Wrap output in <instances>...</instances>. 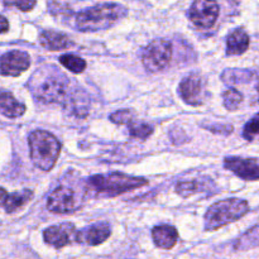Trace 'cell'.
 <instances>
[{
    "instance_id": "6da1fadb",
    "label": "cell",
    "mask_w": 259,
    "mask_h": 259,
    "mask_svg": "<svg viewBox=\"0 0 259 259\" xmlns=\"http://www.w3.org/2000/svg\"><path fill=\"white\" fill-rule=\"evenodd\" d=\"M52 66L43 70H38L32 76L29 86L33 95L35 99L42 103L52 104V103H62L65 105L68 100L72 91H68L70 82L66 78L65 75L58 72H51Z\"/></svg>"
},
{
    "instance_id": "7a4b0ae2",
    "label": "cell",
    "mask_w": 259,
    "mask_h": 259,
    "mask_svg": "<svg viewBox=\"0 0 259 259\" xmlns=\"http://www.w3.org/2000/svg\"><path fill=\"white\" fill-rule=\"evenodd\" d=\"M125 7L116 3H104L82 10L76 15V28L81 32H98L108 29L126 17Z\"/></svg>"
},
{
    "instance_id": "3957f363",
    "label": "cell",
    "mask_w": 259,
    "mask_h": 259,
    "mask_svg": "<svg viewBox=\"0 0 259 259\" xmlns=\"http://www.w3.org/2000/svg\"><path fill=\"white\" fill-rule=\"evenodd\" d=\"M146 185H148V180L144 177L129 176L121 172L95 175L88 180L89 191L103 197H116Z\"/></svg>"
},
{
    "instance_id": "277c9868",
    "label": "cell",
    "mask_w": 259,
    "mask_h": 259,
    "mask_svg": "<svg viewBox=\"0 0 259 259\" xmlns=\"http://www.w3.org/2000/svg\"><path fill=\"white\" fill-rule=\"evenodd\" d=\"M28 144L33 164L45 172L51 171L60 157V141L50 132L38 129L29 134Z\"/></svg>"
},
{
    "instance_id": "5b68a950",
    "label": "cell",
    "mask_w": 259,
    "mask_h": 259,
    "mask_svg": "<svg viewBox=\"0 0 259 259\" xmlns=\"http://www.w3.org/2000/svg\"><path fill=\"white\" fill-rule=\"evenodd\" d=\"M249 212V204L247 200L230 197L215 202L207 209L205 214V230H218L225 225L242 219Z\"/></svg>"
},
{
    "instance_id": "8992f818",
    "label": "cell",
    "mask_w": 259,
    "mask_h": 259,
    "mask_svg": "<svg viewBox=\"0 0 259 259\" xmlns=\"http://www.w3.org/2000/svg\"><path fill=\"white\" fill-rule=\"evenodd\" d=\"M172 45L167 39H154L142 52L144 68L151 73L161 72L171 62Z\"/></svg>"
},
{
    "instance_id": "52a82bcc",
    "label": "cell",
    "mask_w": 259,
    "mask_h": 259,
    "mask_svg": "<svg viewBox=\"0 0 259 259\" xmlns=\"http://www.w3.org/2000/svg\"><path fill=\"white\" fill-rule=\"evenodd\" d=\"M179 94L182 100L191 106H200L209 99L206 80L199 73L186 76L179 85Z\"/></svg>"
},
{
    "instance_id": "ba28073f",
    "label": "cell",
    "mask_w": 259,
    "mask_h": 259,
    "mask_svg": "<svg viewBox=\"0 0 259 259\" xmlns=\"http://www.w3.org/2000/svg\"><path fill=\"white\" fill-rule=\"evenodd\" d=\"M80 207V200L72 189L58 186L47 199V209L55 214H70Z\"/></svg>"
},
{
    "instance_id": "9c48e42d",
    "label": "cell",
    "mask_w": 259,
    "mask_h": 259,
    "mask_svg": "<svg viewBox=\"0 0 259 259\" xmlns=\"http://www.w3.org/2000/svg\"><path fill=\"white\" fill-rule=\"evenodd\" d=\"M219 5L215 0H195L190 8V19L196 27L211 28L219 17Z\"/></svg>"
},
{
    "instance_id": "30bf717a",
    "label": "cell",
    "mask_w": 259,
    "mask_h": 259,
    "mask_svg": "<svg viewBox=\"0 0 259 259\" xmlns=\"http://www.w3.org/2000/svg\"><path fill=\"white\" fill-rule=\"evenodd\" d=\"M30 57L23 51H9L0 56V75L18 77L29 68Z\"/></svg>"
},
{
    "instance_id": "8fae6325",
    "label": "cell",
    "mask_w": 259,
    "mask_h": 259,
    "mask_svg": "<svg viewBox=\"0 0 259 259\" xmlns=\"http://www.w3.org/2000/svg\"><path fill=\"white\" fill-rule=\"evenodd\" d=\"M43 239L51 247L60 249L71 244L73 240H77V230L71 223L52 225L43 232Z\"/></svg>"
},
{
    "instance_id": "7c38bea8",
    "label": "cell",
    "mask_w": 259,
    "mask_h": 259,
    "mask_svg": "<svg viewBox=\"0 0 259 259\" xmlns=\"http://www.w3.org/2000/svg\"><path fill=\"white\" fill-rule=\"evenodd\" d=\"M224 167L228 171H232L235 176L247 181L259 180V161L254 158L227 157L224 159Z\"/></svg>"
},
{
    "instance_id": "4fadbf2b",
    "label": "cell",
    "mask_w": 259,
    "mask_h": 259,
    "mask_svg": "<svg viewBox=\"0 0 259 259\" xmlns=\"http://www.w3.org/2000/svg\"><path fill=\"white\" fill-rule=\"evenodd\" d=\"M110 235V224L106 222H100L95 223V224L90 225V227H86L81 232H77V242L91 245V247H95V245L106 242Z\"/></svg>"
},
{
    "instance_id": "5bb4252c",
    "label": "cell",
    "mask_w": 259,
    "mask_h": 259,
    "mask_svg": "<svg viewBox=\"0 0 259 259\" xmlns=\"http://www.w3.org/2000/svg\"><path fill=\"white\" fill-rule=\"evenodd\" d=\"M152 238L156 247L161 249H172L179 240V232L172 225H157L152 229Z\"/></svg>"
},
{
    "instance_id": "9a60e30c",
    "label": "cell",
    "mask_w": 259,
    "mask_h": 259,
    "mask_svg": "<svg viewBox=\"0 0 259 259\" xmlns=\"http://www.w3.org/2000/svg\"><path fill=\"white\" fill-rule=\"evenodd\" d=\"M39 43L48 51H62L72 47L73 42L65 34L57 30H43L39 34Z\"/></svg>"
},
{
    "instance_id": "2e32d148",
    "label": "cell",
    "mask_w": 259,
    "mask_h": 259,
    "mask_svg": "<svg viewBox=\"0 0 259 259\" xmlns=\"http://www.w3.org/2000/svg\"><path fill=\"white\" fill-rule=\"evenodd\" d=\"M249 47V35L243 28L232 30L227 38V55L240 56Z\"/></svg>"
},
{
    "instance_id": "e0dca14e",
    "label": "cell",
    "mask_w": 259,
    "mask_h": 259,
    "mask_svg": "<svg viewBox=\"0 0 259 259\" xmlns=\"http://www.w3.org/2000/svg\"><path fill=\"white\" fill-rule=\"evenodd\" d=\"M25 105L23 103H19L17 99L14 98V95L10 93H0V114L7 118L15 119L20 118L22 115H24Z\"/></svg>"
},
{
    "instance_id": "ac0fdd59",
    "label": "cell",
    "mask_w": 259,
    "mask_h": 259,
    "mask_svg": "<svg viewBox=\"0 0 259 259\" xmlns=\"http://www.w3.org/2000/svg\"><path fill=\"white\" fill-rule=\"evenodd\" d=\"M32 197H33V191L32 190H27V189L9 195L4 205L5 211H7L8 214H13V212L18 211V210L22 209L23 206H25V205L32 200Z\"/></svg>"
},
{
    "instance_id": "d6986e66",
    "label": "cell",
    "mask_w": 259,
    "mask_h": 259,
    "mask_svg": "<svg viewBox=\"0 0 259 259\" xmlns=\"http://www.w3.org/2000/svg\"><path fill=\"white\" fill-rule=\"evenodd\" d=\"M257 247H259V225L250 228L234 244L237 250H249Z\"/></svg>"
},
{
    "instance_id": "ffe728a7",
    "label": "cell",
    "mask_w": 259,
    "mask_h": 259,
    "mask_svg": "<svg viewBox=\"0 0 259 259\" xmlns=\"http://www.w3.org/2000/svg\"><path fill=\"white\" fill-rule=\"evenodd\" d=\"M58 61L63 67H66L72 73H82L86 70V61L78 56L72 55V53L60 56Z\"/></svg>"
},
{
    "instance_id": "44dd1931",
    "label": "cell",
    "mask_w": 259,
    "mask_h": 259,
    "mask_svg": "<svg viewBox=\"0 0 259 259\" xmlns=\"http://www.w3.org/2000/svg\"><path fill=\"white\" fill-rule=\"evenodd\" d=\"M175 190H176L177 195H180V196L184 197V199H187V197L194 196V195L201 192L204 189H202L201 182L195 180V181L179 182V184L176 185V187H175Z\"/></svg>"
},
{
    "instance_id": "7402d4cb",
    "label": "cell",
    "mask_w": 259,
    "mask_h": 259,
    "mask_svg": "<svg viewBox=\"0 0 259 259\" xmlns=\"http://www.w3.org/2000/svg\"><path fill=\"white\" fill-rule=\"evenodd\" d=\"M223 103L227 110L234 111L243 103V95L234 88H230L223 94Z\"/></svg>"
},
{
    "instance_id": "603a6c76",
    "label": "cell",
    "mask_w": 259,
    "mask_h": 259,
    "mask_svg": "<svg viewBox=\"0 0 259 259\" xmlns=\"http://www.w3.org/2000/svg\"><path fill=\"white\" fill-rule=\"evenodd\" d=\"M128 131L133 138L138 139H147L148 137H151L153 134V126H151L147 123H136V121H132L131 124H128Z\"/></svg>"
},
{
    "instance_id": "cb8c5ba5",
    "label": "cell",
    "mask_w": 259,
    "mask_h": 259,
    "mask_svg": "<svg viewBox=\"0 0 259 259\" xmlns=\"http://www.w3.org/2000/svg\"><path fill=\"white\" fill-rule=\"evenodd\" d=\"M109 119L114 124H118V125H128V124H131L133 121L134 113L131 109H121V110H118L111 114L109 116Z\"/></svg>"
},
{
    "instance_id": "d4e9b609",
    "label": "cell",
    "mask_w": 259,
    "mask_h": 259,
    "mask_svg": "<svg viewBox=\"0 0 259 259\" xmlns=\"http://www.w3.org/2000/svg\"><path fill=\"white\" fill-rule=\"evenodd\" d=\"M259 134V114L253 116L247 124H245L244 129H243V137L247 141H253Z\"/></svg>"
},
{
    "instance_id": "484cf974",
    "label": "cell",
    "mask_w": 259,
    "mask_h": 259,
    "mask_svg": "<svg viewBox=\"0 0 259 259\" xmlns=\"http://www.w3.org/2000/svg\"><path fill=\"white\" fill-rule=\"evenodd\" d=\"M7 7H15L22 12H30L35 7L37 0H3Z\"/></svg>"
},
{
    "instance_id": "4316f807",
    "label": "cell",
    "mask_w": 259,
    "mask_h": 259,
    "mask_svg": "<svg viewBox=\"0 0 259 259\" xmlns=\"http://www.w3.org/2000/svg\"><path fill=\"white\" fill-rule=\"evenodd\" d=\"M8 29H9V22H8L7 18L0 15V34L8 32Z\"/></svg>"
},
{
    "instance_id": "83f0119b",
    "label": "cell",
    "mask_w": 259,
    "mask_h": 259,
    "mask_svg": "<svg viewBox=\"0 0 259 259\" xmlns=\"http://www.w3.org/2000/svg\"><path fill=\"white\" fill-rule=\"evenodd\" d=\"M8 196H9V195H8L7 190H5L4 187H0V206H4Z\"/></svg>"
},
{
    "instance_id": "f1b7e54d",
    "label": "cell",
    "mask_w": 259,
    "mask_h": 259,
    "mask_svg": "<svg viewBox=\"0 0 259 259\" xmlns=\"http://www.w3.org/2000/svg\"><path fill=\"white\" fill-rule=\"evenodd\" d=\"M257 90H258V93H259V83H258V86H257Z\"/></svg>"
}]
</instances>
